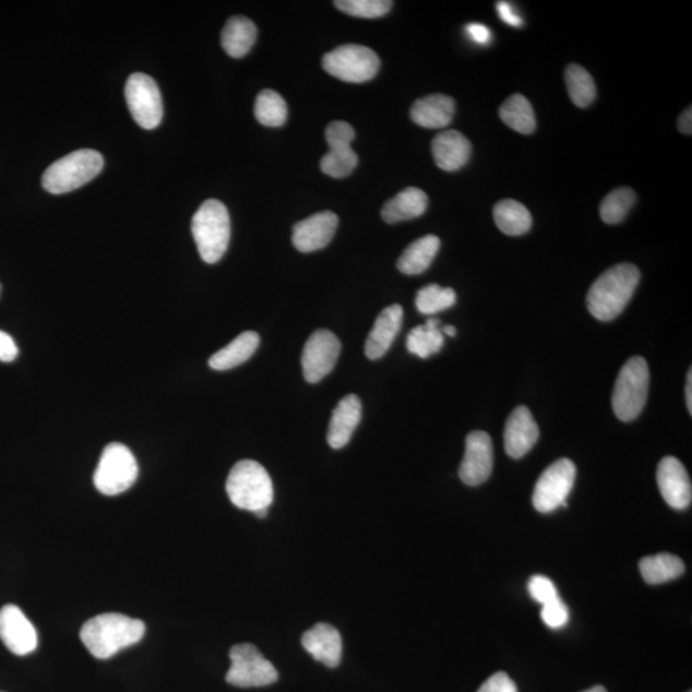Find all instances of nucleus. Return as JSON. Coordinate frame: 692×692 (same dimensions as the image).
I'll list each match as a JSON object with an SVG mask.
<instances>
[{"mask_svg":"<svg viewBox=\"0 0 692 692\" xmlns=\"http://www.w3.org/2000/svg\"><path fill=\"white\" fill-rule=\"evenodd\" d=\"M499 116L508 128L520 134L529 135L536 129L534 108L524 95L514 94L508 98L500 107Z\"/></svg>","mask_w":692,"mask_h":692,"instance_id":"nucleus-29","label":"nucleus"},{"mask_svg":"<svg viewBox=\"0 0 692 692\" xmlns=\"http://www.w3.org/2000/svg\"><path fill=\"white\" fill-rule=\"evenodd\" d=\"M258 122L267 128H279L287 119L285 99L275 91H263L258 95L254 107Z\"/></svg>","mask_w":692,"mask_h":692,"instance_id":"nucleus-32","label":"nucleus"},{"mask_svg":"<svg viewBox=\"0 0 692 692\" xmlns=\"http://www.w3.org/2000/svg\"><path fill=\"white\" fill-rule=\"evenodd\" d=\"M337 226L338 218L334 212L315 213L294 226L293 244L301 253L317 252L334 239Z\"/></svg>","mask_w":692,"mask_h":692,"instance_id":"nucleus-16","label":"nucleus"},{"mask_svg":"<svg viewBox=\"0 0 692 692\" xmlns=\"http://www.w3.org/2000/svg\"><path fill=\"white\" fill-rule=\"evenodd\" d=\"M139 467L134 454L127 445L112 443L103 451L94 474V485L102 494H122L135 484Z\"/></svg>","mask_w":692,"mask_h":692,"instance_id":"nucleus-7","label":"nucleus"},{"mask_svg":"<svg viewBox=\"0 0 692 692\" xmlns=\"http://www.w3.org/2000/svg\"><path fill=\"white\" fill-rule=\"evenodd\" d=\"M226 491L231 503L249 512L269 511L274 502V484L266 468L255 461H240L227 477Z\"/></svg>","mask_w":692,"mask_h":692,"instance_id":"nucleus-3","label":"nucleus"},{"mask_svg":"<svg viewBox=\"0 0 692 692\" xmlns=\"http://www.w3.org/2000/svg\"><path fill=\"white\" fill-rule=\"evenodd\" d=\"M639 569L643 578L651 585L666 584L679 578L687 570L681 558L669 553L643 558Z\"/></svg>","mask_w":692,"mask_h":692,"instance_id":"nucleus-28","label":"nucleus"},{"mask_svg":"<svg viewBox=\"0 0 692 692\" xmlns=\"http://www.w3.org/2000/svg\"><path fill=\"white\" fill-rule=\"evenodd\" d=\"M640 283V271L631 263H620L596 279L587 294L588 311L596 320L608 322L620 315Z\"/></svg>","mask_w":692,"mask_h":692,"instance_id":"nucleus-2","label":"nucleus"},{"mask_svg":"<svg viewBox=\"0 0 692 692\" xmlns=\"http://www.w3.org/2000/svg\"><path fill=\"white\" fill-rule=\"evenodd\" d=\"M636 202V194L630 188H618L609 193L600 205V216L604 223L616 225L622 223Z\"/></svg>","mask_w":692,"mask_h":692,"instance_id":"nucleus-33","label":"nucleus"},{"mask_svg":"<svg viewBox=\"0 0 692 692\" xmlns=\"http://www.w3.org/2000/svg\"><path fill=\"white\" fill-rule=\"evenodd\" d=\"M301 645L315 660L330 668L341 665L343 657V639L334 625L317 623L305 632Z\"/></svg>","mask_w":692,"mask_h":692,"instance_id":"nucleus-18","label":"nucleus"},{"mask_svg":"<svg viewBox=\"0 0 692 692\" xmlns=\"http://www.w3.org/2000/svg\"><path fill=\"white\" fill-rule=\"evenodd\" d=\"M494 466V451L489 433L470 432L466 440V453L460 467V477L468 486H478L489 480Z\"/></svg>","mask_w":692,"mask_h":692,"instance_id":"nucleus-13","label":"nucleus"},{"mask_svg":"<svg viewBox=\"0 0 692 692\" xmlns=\"http://www.w3.org/2000/svg\"><path fill=\"white\" fill-rule=\"evenodd\" d=\"M0 639L10 652L21 657L38 647V633L33 623L13 604L0 609Z\"/></svg>","mask_w":692,"mask_h":692,"instance_id":"nucleus-14","label":"nucleus"},{"mask_svg":"<svg viewBox=\"0 0 692 692\" xmlns=\"http://www.w3.org/2000/svg\"><path fill=\"white\" fill-rule=\"evenodd\" d=\"M358 156L351 148L330 150L321 159L322 172L334 179H344L355 171Z\"/></svg>","mask_w":692,"mask_h":692,"instance_id":"nucleus-35","label":"nucleus"},{"mask_svg":"<svg viewBox=\"0 0 692 692\" xmlns=\"http://www.w3.org/2000/svg\"><path fill=\"white\" fill-rule=\"evenodd\" d=\"M565 84L573 105L586 108L596 98V85L593 76L580 64H570L565 69Z\"/></svg>","mask_w":692,"mask_h":692,"instance_id":"nucleus-31","label":"nucleus"},{"mask_svg":"<svg viewBox=\"0 0 692 692\" xmlns=\"http://www.w3.org/2000/svg\"><path fill=\"white\" fill-rule=\"evenodd\" d=\"M649 366L643 357H632L624 363L615 385L613 410L623 422L636 419L645 407L649 390Z\"/></svg>","mask_w":692,"mask_h":692,"instance_id":"nucleus-6","label":"nucleus"},{"mask_svg":"<svg viewBox=\"0 0 692 692\" xmlns=\"http://www.w3.org/2000/svg\"><path fill=\"white\" fill-rule=\"evenodd\" d=\"M124 94L130 112L139 127L145 130L156 129L164 117V103L156 81L145 73H132Z\"/></svg>","mask_w":692,"mask_h":692,"instance_id":"nucleus-11","label":"nucleus"},{"mask_svg":"<svg viewBox=\"0 0 692 692\" xmlns=\"http://www.w3.org/2000/svg\"><path fill=\"white\" fill-rule=\"evenodd\" d=\"M337 10L353 17L378 19L385 16L392 10L393 2L387 0H337Z\"/></svg>","mask_w":692,"mask_h":692,"instance_id":"nucleus-36","label":"nucleus"},{"mask_svg":"<svg viewBox=\"0 0 692 692\" xmlns=\"http://www.w3.org/2000/svg\"><path fill=\"white\" fill-rule=\"evenodd\" d=\"M470 153H473V145L460 131L446 130L433 139L432 156L437 166L443 171L453 172L465 167Z\"/></svg>","mask_w":692,"mask_h":692,"instance_id":"nucleus-19","label":"nucleus"},{"mask_svg":"<svg viewBox=\"0 0 692 692\" xmlns=\"http://www.w3.org/2000/svg\"><path fill=\"white\" fill-rule=\"evenodd\" d=\"M105 159L97 151L80 150L55 162L43 175V187L50 194H65L84 187L98 176Z\"/></svg>","mask_w":692,"mask_h":692,"instance_id":"nucleus-5","label":"nucleus"},{"mask_svg":"<svg viewBox=\"0 0 692 692\" xmlns=\"http://www.w3.org/2000/svg\"><path fill=\"white\" fill-rule=\"evenodd\" d=\"M441 331H443V334H444V335H448V336H452V337H454V336L456 335V329H455L454 326H451V325L445 326V327H444L443 330H441Z\"/></svg>","mask_w":692,"mask_h":692,"instance_id":"nucleus-46","label":"nucleus"},{"mask_svg":"<svg viewBox=\"0 0 692 692\" xmlns=\"http://www.w3.org/2000/svg\"><path fill=\"white\" fill-rule=\"evenodd\" d=\"M429 205L423 190L418 188H407L384 205L381 216L387 224H397L402 220H409L421 217Z\"/></svg>","mask_w":692,"mask_h":692,"instance_id":"nucleus-23","label":"nucleus"},{"mask_svg":"<svg viewBox=\"0 0 692 692\" xmlns=\"http://www.w3.org/2000/svg\"><path fill=\"white\" fill-rule=\"evenodd\" d=\"M689 692H691V691H689Z\"/></svg>","mask_w":692,"mask_h":692,"instance_id":"nucleus-48","label":"nucleus"},{"mask_svg":"<svg viewBox=\"0 0 692 692\" xmlns=\"http://www.w3.org/2000/svg\"><path fill=\"white\" fill-rule=\"evenodd\" d=\"M541 618L545 624L550 629H562L570 620L569 608L561 598H557L553 601L544 604L541 610Z\"/></svg>","mask_w":692,"mask_h":692,"instance_id":"nucleus-38","label":"nucleus"},{"mask_svg":"<svg viewBox=\"0 0 692 692\" xmlns=\"http://www.w3.org/2000/svg\"><path fill=\"white\" fill-rule=\"evenodd\" d=\"M342 344L329 330L315 331L308 338L301 356L305 379L309 384H317L334 370Z\"/></svg>","mask_w":692,"mask_h":692,"instance_id":"nucleus-12","label":"nucleus"},{"mask_svg":"<svg viewBox=\"0 0 692 692\" xmlns=\"http://www.w3.org/2000/svg\"><path fill=\"white\" fill-rule=\"evenodd\" d=\"M256 26L252 20L235 16L227 21L220 43L226 53L234 58H241L249 53L256 40Z\"/></svg>","mask_w":692,"mask_h":692,"instance_id":"nucleus-26","label":"nucleus"},{"mask_svg":"<svg viewBox=\"0 0 692 692\" xmlns=\"http://www.w3.org/2000/svg\"><path fill=\"white\" fill-rule=\"evenodd\" d=\"M323 69L345 83L362 84L378 75L380 58L370 48L348 44L330 51L322 60Z\"/></svg>","mask_w":692,"mask_h":692,"instance_id":"nucleus-8","label":"nucleus"},{"mask_svg":"<svg viewBox=\"0 0 692 692\" xmlns=\"http://www.w3.org/2000/svg\"><path fill=\"white\" fill-rule=\"evenodd\" d=\"M466 33L469 39L480 46H488L491 40V32L488 26L481 24H469L466 26Z\"/></svg>","mask_w":692,"mask_h":692,"instance_id":"nucleus-43","label":"nucleus"},{"mask_svg":"<svg viewBox=\"0 0 692 692\" xmlns=\"http://www.w3.org/2000/svg\"><path fill=\"white\" fill-rule=\"evenodd\" d=\"M528 593L533 596V599L537 602L547 604L559 598L557 587L548 577L541 576V574H537V576L532 577L528 583Z\"/></svg>","mask_w":692,"mask_h":692,"instance_id":"nucleus-39","label":"nucleus"},{"mask_svg":"<svg viewBox=\"0 0 692 692\" xmlns=\"http://www.w3.org/2000/svg\"><path fill=\"white\" fill-rule=\"evenodd\" d=\"M403 308L399 305H393L384 309L379 317L374 326L367 337L366 356L372 360L384 357L395 341L402 329Z\"/></svg>","mask_w":692,"mask_h":692,"instance_id":"nucleus-21","label":"nucleus"},{"mask_svg":"<svg viewBox=\"0 0 692 692\" xmlns=\"http://www.w3.org/2000/svg\"><path fill=\"white\" fill-rule=\"evenodd\" d=\"M440 249V239L436 235H426L418 239L404 250V253L397 260L396 266L404 275H419L429 270L433 258L437 256Z\"/></svg>","mask_w":692,"mask_h":692,"instance_id":"nucleus-25","label":"nucleus"},{"mask_svg":"<svg viewBox=\"0 0 692 692\" xmlns=\"http://www.w3.org/2000/svg\"><path fill=\"white\" fill-rule=\"evenodd\" d=\"M478 692H518L514 681L505 672L492 675Z\"/></svg>","mask_w":692,"mask_h":692,"instance_id":"nucleus-40","label":"nucleus"},{"mask_svg":"<svg viewBox=\"0 0 692 692\" xmlns=\"http://www.w3.org/2000/svg\"><path fill=\"white\" fill-rule=\"evenodd\" d=\"M497 11L500 20L505 22L506 25L512 27H521L524 25V20H522L520 14L515 12V9L511 3L498 2Z\"/></svg>","mask_w":692,"mask_h":692,"instance_id":"nucleus-42","label":"nucleus"},{"mask_svg":"<svg viewBox=\"0 0 692 692\" xmlns=\"http://www.w3.org/2000/svg\"><path fill=\"white\" fill-rule=\"evenodd\" d=\"M687 404H688V408H689L690 415H692V371L691 370L688 373Z\"/></svg>","mask_w":692,"mask_h":692,"instance_id":"nucleus-45","label":"nucleus"},{"mask_svg":"<svg viewBox=\"0 0 692 692\" xmlns=\"http://www.w3.org/2000/svg\"><path fill=\"white\" fill-rule=\"evenodd\" d=\"M145 624L121 613H105L85 622L81 642L98 659L112 658L144 637Z\"/></svg>","mask_w":692,"mask_h":692,"instance_id":"nucleus-1","label":"nucleus"},{"mask_svg":"<svg viewBox=\"0 0 692 692\" xmlns=\"http://www.w3.org/2000/svg\"><path fill=\"white\" fill-rule=\"evenodd\" d=\"M455 102L443 94L427 95L415 102L410 108V119L425 129H444L452 123Z\"/></svg>","mask_w":692,"mask_h":692,"instance_id":"nucleus-22","label":"nucleus"},{"mask_svg":"<svg viewBox=\"0 0 692 692\" xmlns=\"http://www.w3.org/2000/svg\"><path fill=\"white\" fill-rule=\"evenodd\" d=\"M540 430L526 406L515 408L505 423L504 446L513 460L525 456L539 440Z\"/></svg>","mask_w":692,"mask_h":692,"instance_id":"nucleus-17","label":"nucleus"},{"mask_svg":"<svg viewBox=\"0 0 692 692\" xmlns=\"http://www.w3.org/2000/svg\"><path fill=\"white\" fill-rule=\"evenodd\" d=\"M260 335L253 331L240 334L234 342L225 346L224 349L215 353L210 358V366L216 371H227L238 367L249 358H252L258 346H260Z\"/></svg>","mask_w":692,"mask_h":692,"instance_id":"nucleus-24","label":"nucleus"},{"mask_svg":"<svg viewBox=\"0 0 692 692\" xmlns=\"http://www.w3.org/2000/svg\"><path fill=\"white\" fill-rule=\"evenodd\" d=\"M443 345L444 334L437 319H430L426 325L415 327L407 337L408 351L422 359L437 355Z\"/></svg>","mask_w":692,"mask_h":692,"instance_id":"nucleus-30","label":"nucleus"},{"mask_svg":"<svg viewBox=\"0 0 692 692\" xmlns=\"http://www.w3.org/2000/svg\"><path fill=\"white\" fill-rule=\"evenodd\" d=\"M679 129L682 134L691 135L692 134V109L689 107L684 109L679 119Z\"/></svg>","mask_w":692,"mask_h":692,"instance_id":"nucleus-44","label":"nucleus"},{"mask_svg":"<svg viewBox=\"0 0 692 692\" xmlns=\"http://www.w3.org/2000/svg\"><path fill=\"white\" fill-rule=\"evenodd\" d=\"M325 135L330 150H345L351 148L356 131L348 122L335 121L329 124Z\"/></svg>","mask_w":692,"mask_h":692,"instance_id":"nucleus-37","label":"nucleus"},{"mask_svg":"<svg viewBox=\"0 0 692 692\" xmlns=\"http://www.w3.org/2000/svg\"><path fill=\"white\" fill-rule=\"evenodd\" d=\"M584 692H607V690L604 689L602 687H594V688L588 689V690H586Z\"/></svg>","mask_w":692,"mask_h":692,"instance_id":"nucleus-47","label":"nucleus"},{"mask_svg":"<svg viewBox=\"0 0 692 692\" xmlns=\"http://www.w3.org/2000/svg\"><path fill=\"white\" fill-rule=\"evenodd\" d=\"M360 418H362V403L357 395L350 394L338 402L329 425L327 441L331 448L342 449L349 444Z\"/></svg>","mask_w":692,"mask_h":692,"instance_id":"nucleus-20","label":"nucleus"},{"mask_svg":"<svg viewBox=\"0 0 692 692\" xmlns=\"http://www.w3.org/2000/svg\"><path fill=\"white\" fill-rule=\"evenodd\" d=\"M576 466L569 458H562L544 470L535 485L533 504L540 513H551L559 506H566L565 500L576 480Z\"/></svg>","mask_w":692,"mask_h":692,"instance_id":"nucleus-10","label":"nucleus"},{"mask_svg":"<svg viewBox=\"0 0 692 692\" xmlns=\"http://www.w3.org/2000/svg\"><path fill=\"white\" fill-rule=\"evenodd\" d=\"M455 301L456 294L451 287L431 284L417 293L416 307L422 314H436L452 308Z\"/></svg>","mask_w":692,"mask_h":692,"instance_id":"nucleus-34","label":"nucleus"},{"mask_svg":"<svg viewBox=\"0 0 692 692\" xmlns=\"http://www.w3.org/2000/svg\"><path fill=\"white\" fill-rule=\"evenodd\" d=\"M494 218L499 230L510 237H521L533 226L532 213L514 199H504L497 203Z\"/></svg>","mask_w":692,"mask_h":692,"instance_id":"nucleus-27","label":"nucleus"},{"mask_svg":"<svg viewBox=\"0 0 692 692\" xmlns=\"http://www.w3.org/2000/svg\"><path fill=\"white\" fill-rule=\"evenodd\" d=\"M19 356V348L16 342L12 336L0 331V362L10 363L13 362Z\"/></svg>","mask_w":692,"mask_h":692,"instance_id":"nucleus-41","label":"nucleus"},{"mask_svg":"<svg viewBox=\"0 0 692 692\" xmlns=\"http://www.w3.org/2000/svg\"><path fill=\"white\" fill-rule=\"evenodd\" d=\"M226 681L237 688H263L278 680L276 668L252 644L235 645Z\"/></svg>","mask_w":692,"mask_h":692,"instance_id":"nucleus-9","label":"nucleus"},{"mask_svg":"<svg viewBox=\"0 0 692 692\" xmlns=\"http://www.w3.org/2000/svg\"><path fill=\"white\" fill-rule=\"evenodd\" d=\"M657 481L665 502L677 511L687 510L692 500V486L687 468L675 456L659 463Z\"/></svg>","mask_w":692,"mask_h":692,"instance_id":"nucleus-15","label":"nucleus"},{"mask_svg":"<svg viewBox=\"0 0 692 692\" xmlns=\"http://www.w3.org/2000/svg\"><path fill=\"white\" fill-rule=\"evenodd\" d=\"M191 231L202 260L217 263L225 255L231 238V220L226 205L217 199L205 201L193 217Z\"/></svg>","mask_w":692,"mask_h":692,"instance_id":"nucleus-4","label":"nucleus"}]
</instances>
